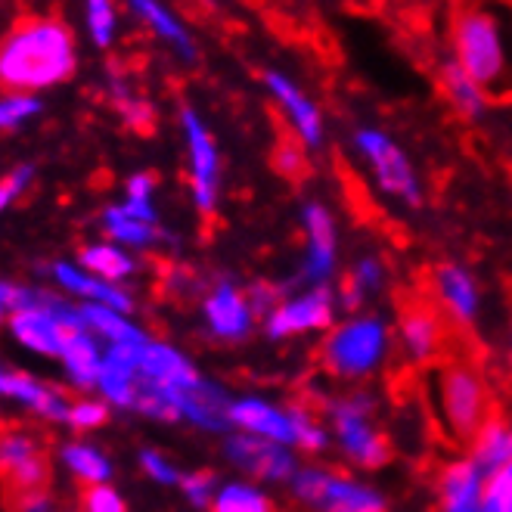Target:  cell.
Segmentation results:
<instances>
[{"instance_id":"cell-1","label":"cell","mask_w":512,"mask_h":512,"mask_svg":"<svg viewBox=\"0 0 512 512\" xmlns=\"http://www.w3.org/2000/svg\"><path fill=\"white\" fill-rule=\"evenodd\" d=\"M450 59L491 103H512V0H460L450 16Z\"/></svg>"},{"instance_id":"cell-2","label":"cell","mask_w":512,"mask_h":512,"mask_svg":"<svg viewBox=\"0 0 512 512\" xmlns=\"http://www.w3.org/2000/svg\"><path fill=\"white\" fill-rule=\"evenodd\" d=\"M78 66L75 38L59 19H28L0 44V87L13 94L53 87Z\"/></svg>"},{"instance_id":"cell-3","label":"cell","mask_w":512,"mask_h":512,"mask_svg":"<svg viewBox=\"0 0 512 512\" xmlns=\"http://www.w3.org/2000/svg\"><path fill=\"white\" fill-rule=\"evenodd\" d=\"M426 382L429 407L447 438L472 444L494 419L491 388L481 370L466 357H441L438 364H432Z\"/></svg>"},{"instance_id":"cell-4","label":"cell","mask_w":512,"mask_h":512,"mask_svg":"<svg viewBox=\"0 0 512 512\" xmlns=\"http://www.w3.org/2000/svg\"><path fill=\"white\" fill-rule=\"evenodd\" d=\"M391 348V333L382 317L360 314L336 326L323 342V364L342 379L370 376Z\"/></svg>"},{"instance_id":"cell-5","label":"cell","mask_w":512,"mask_h":512,"mask_svg":"<svg viewBox=\"0 0 512 512\" xmlns=\"http://www.w3.org/2000/svg\"><path fill=\"white\" fill-rule=\"evenodd\" d=\"M323 413L333 426L342 454L364 466V469H379L391 457L388 438L373 426L376 404L370 395H342V398H326Z\"/></svg>"},{"instance_id":"cell-6","label":"cell","mask_w":512,"mask_h":512,"mask_svg":"<svg viewBox=\"0 0 512 512\" xmlns=\"http://www.w3.org/2000/svg\"><path fill=\"white\" fill-rule=\"evenodd\" d=\"M289 488L295 500L317 512H385V500L373 488L320 466L298 469Z\"/></svg>"},{"instance_id":"cell-7","label":"cell","mask_w":512,"mask_h":512,"mask_svg":"<svg viewBox=\"0 0 512 512\" xmlns=\"http://www.w3.org/2000/svg\"><path fill=\"white\" fill-rule=\"evenodd\" d=\"M354 149L360 153V159L367 162L376 187L398 199L404 205H419L423 202V187H419V177H416V168L413 162L407 159L404 149L391 140L385 131L379 128H360L354 134Z\"/></svg>"},{"instance_id":"cell-8","label":"cell","mask_w":512,"mask_h":512,"mask_svg":"<svg viewBox=\"0 0 512 512\" xmlns=\"http://www.w3.org/2000/svg\"><path fill=\"white\" fill-rule=\"evenodd\" d=\"M180 128L187 137V156H190V187L202 218H212L221 196V153L218 143L202 122V115L193 106L180 109Z\"/></svg>"},{"instance_id":"cell-9","label":"cell","mask_w":512,"mask_h":512,"mask_svg":"<svg viewBox=\"0 0 512 512\" xmlns=\"http://www.w3.org/2000/svg\"><path fill=\"white\" fill-rule=\"evenodd\" d=\"M447 314L429 298H413L401 305L398 339L410 364H438L447 357Z\"/></svg>"},{"instance_id":"cell-10","label":"cell","mask_w":512,"mask_h":512,"mask_svg":"<svg viewBox=\"0 0 512 512\" xmlns=\"http://www.w3.org/2000/svg\"><path fill=\"white\" fill-rule=\"evenodd\" d=\"M261 81H264V87H267L270 100L277 103L280 115L289 122L295 140H298L301 146L317 149V146L323 143V131H326V125H323V112H320L317 100L308 94V90H301V84H298L295 78H289V75L280 72V69H267V72L261 75Z\"/></svg>"},{"instance_id":"cell-11","label":"cell","mask_w":512,"mask_h":512,"mask_svg":"<svg viewBox=\"0 0 512 512\" xmlns=\"http://www.w3.org/2000/svg\"><path fill=\"white\" fill-rule=\"evenodd\" d=\"M336 317V295L329 286L308 289L295 298H283L280 308L264 320V333L270 339H292L301 333H320Z\"/></svg>"},{"instance_id":"cell-12","label":"cell","mask_w":512,"mask_h":512,"mask_svg":"<svg viewBox=\"0 0 512 512\" xmlns=\"http://www.w3.org/2000/svg\"><path fill=\"white\" fill-rule=\"evenodd\" d=\"M224 454L233 466H239L243 472H249L258 481H292V475L298 472L295 454L286 444L267 441L258 435H246L236 432L224 441Z\"/></svg>"},{"instance_id":"cell-13","label":"cell","mask_w":512,"mask_h":512,"mask_svg":"<svg viewBox=\"0 0 512 512\" xmlns=\"http://www.w3.org/2000/svg\"><path fill=\"white\" fill-rule=\"evenodd\" d=\"M305 224V264H301V280L311 289L326 286L336 274V221L323 202H308L301 212Z\"/></svg>"},{"instance_id":"cell-14","label":"cell","mask_w":512,"mask_h":512,"mask_svg":"<svg viewBox=\"0 0 512 512\" xmlns=\"http://www.w3.org/2000/svg\"><path fill=\"white\" fill-rule=\"evenodd\" d=\"M50 457L44 450L22 460L10 472L0 475V488H4V506L10 512H44L47 509V488H50Z\"/></svg>"},{"instance_id":"cell-15","label":"cell","mask_w":512,"mask_h":512,"mask_svg":"<svg viewBox=\"0 0 512 512\" xmlns=\"http://www.w3.org/2000/svg\"><path fill=\"white\" fill-rule=\"evenodd\" d=\"M202 311H205V323L212 329V336L224 342H243L255 326V314H252L246 292H239L230 283H221L218 289L208 292Z\"/></svg>"},{"instance_id":"cell-16","label":"cell","mask_w":512,"mask_h":512,"mask_svg":"<svg viewBox=\"0 0 512 512\" xmlns=\"http://www.w3.org/2000/svg\"><path fill=\"white\" fill-rule=\"evenodd\" d=\"M230 426H236L246 435H258L267 441L295 447V429H292L289 407H277L261 398H239L230 404Z\"/></svg>"},{"instance_id":"cell-17","label":"cell","mask_w":512,"mask_h":512,"mask_svg":"<svg viewBox=\"0 0 512 512\" xmlns=\"http://www.w3.org/2000/svg\"><path fill=\"white\" fill-rule=\"evenodd\" d=\"M488 472L472 457L454 460L441 469V512H481V491H485Z\"/></svg>"},{"instance_id":"cell-18","label":"cell","mask_w":512,"mask_h":512,"mask_svg":"<svg viewBox=\"0 0 512 512\" xmlns=\"http://www.w3.org/2000/svg\"><path fill=\"white\" fill-rule=\"evenodd\" d=\"M140 379L146 382H156L162 385L168 395H177V391H187L193 388L202 376L193 370L190 360L174 351L171 345H162V342H146L143 345V354H140V370H137Z\"/></svg>"},{"instance_id":"cell-19","label":"cell","mask_w":512,"mask_h":512,"mask_svg":"<svg viewBox=\"0 0 512 512\" xmlns=\"http://www.w3.org/2000/svg\"><path fill=\"white\" fill-rule=\"evenodd\" d=\"M435 305L460 326L478 317V286L460 264H441L435 270Z\"/></svg>"},{"instance_id":"cell-20","label":"cell","mask_w":512,"mask_h":512,"mask_svg":"<svg viewBox=\"0 0 512 512\" xmlns=\"http://www.w3.org/2000/svg\"><path fill=\"white\" fill-rule=\"evenodd\" d=\"M128 7L134 10V16H137L159 41L171 44L174 53H180V56L187 59V63H193V59H196V41H193V35L187 32V25L171 13V10L162 4V0H128Z\"/></svg>"},{"instance_id":"cell-21","label":"cell","mask_w":512,"mask_h":512,"mask_svg":"<svg viewBox=\"0 0 512 512\" xmlns=\"http://www.w3.org/2000/svg\"><path fill=\"white\" fill-rule=\"evenodd\" d=\"M0 395L32 404L41 416H50V419H69V410H72V401L63 388L41 385L25 373H0Z\"/></svg>"},{"instance_id":"cell-22","label":"cell","mask_w":512,"mask_h":512,"mask_svg":"<svg viewBox=\"0 0 512 512\" xmlns=\"http://www.w3.org/2000/svg\"><path fill=\"white\" fill-rule=\"evenodd\" d=\"M438 87H441V97L447 100V106L454 109L460 118H466V122H475V118H481L488 112L491 100L488 94L481 90L454 59H447V63L441 66L438 72Z\"/></svg>"},{"instance_id":"cell-23","label":"cell","mask_w":512,"mask_h":512,"mask_svg":"<svg viewBox=\"0 0 512 512\" xmlns=\"http://www.w3.org/2000/svg\"><path fill=\"white\" fill-rule=\"evenodd\" d=\"M63 360L72 373V379L81 385V388H94L100 385V373H103V357H100V348L90 339V333H78L75 339L66 342L63 348Z\"/></svg>"},{"instance_id":"cell-24","label":"cell","mask_w":512,"mask_h":512,"mask_svg":"<svg viewBox=\"0 0 512 512\" xmlns=\"http://www.w3.org/2000/svg\"><path fill=\"white\" fill-rule=\"evenodd\" d=\"M56 280L63 283L66 289H72L78 295H87V298H94L97 305H106V308H112L118 314H128L131 311V298L125 292L106 286L103 280H90V277L78 274L72 264H56Z\"/></svg>"},{"instance_id":"cell-25","label":"cell","mask_w":512,"mask_h":512,"mask_svg":"<svg viewBox=\"0 0 512 512\" xmlns=\"http://www.w3.org/2000/svg\"><path fill=\"white\" fill-rule=\"evenodd\" d=\"M385 283V267L376 261V258H360L354 264V270L345 277L342 289H339V298H342V308L345 311H357L364 305V298L379 292Z\"/></svg>"},{"instance_id":"cell-26","label":"cell","mask_w":512,"mask_h":512,"mask_svg":"<svg viewBox=\"0 0 512 512\" xmlns=\"http://www.w3.org/2000/svg\"><path fill=\"white\" fill-rule=\"evenodd\" d=\"M81 317L87 323V329H94L103 339H109L112 345H122V342H149L137 326H131L125 320V314H118L106 305H87L81 308Z\"/></svg>"},{"instance_id":"cell-27","label":"cell","mask_w":512,"mask_h":512,"mask_svg":"<svg viewBox=\"0 0 512 512\" xmlns=\"http://www.w3.org/2000/svg\"><path fill=\"white\" fill-rule=\"evenodd\" d=\"M212 512H277L274 500H270L264 491H258L255 485H246V481H233V485H224L215 494Z\"/></svg>"},{"instance_id":"cell-28","label":"cell","mask_w":512,"mask_h":512,"mask_svg":"<svg viewBox=\"0 0 512 512\" xmlns=\"http://www.w3.org/2000/svg\"><path fill=\"white\" fill-rule=\"evenodd\" d=\"M103 221H106V233L112 239H122V243H131V246H149V243H156V239H162V230L156 224L128 218L118 205L109 208Z\"/></svg>"},{"instance_id":"cell-29","label":"cell","mask_w":512,"mask_h":512,"mask_svg":"<svg viewBox=\"0 0 512 512\" xmlns=\"http://www.w3.org/2000/svg\"><path fill=\"white\" fill-rule=\"evenodd\" d=\"M78 258H81L84 267H90L103 280H122L134 270V261L128 255H122L118 249H112V246H84L78 252Z\"/></svg>"},{"instance_id":"cell-30","label":"cell","mask_w":512,"mask_h":512,"mask_svg":"<svg viewBox=\"0 0 512 512\" xmlns=\"http://www.w3.org/2000/svg\"><path fill=\"white\" fill-rule=\"evenodd\" d=\"M292 416V429H295V447L305 450V454H320L329 444V429L317 419L311 407H289Z\"/></svg>"},{"instance_id":"cell-31","label":"cell","mask_w":512,"mask_h":512,"mask_svg":"<svg viewBox=\"0 0 512 512\" xmlns=\"http://www.w3.org/2000/svg\"><path fill=\"white\" fill-rule=\"evenodd\" d=\"M112 97H115V106H118V112L125 115V122L134 128V131H140V134H149L156 128V109L149 106V100H143V97H134L131 90L118 81V78H112Z\"/></svg>"},{"instance_id":"cell-32","label":"cell","mask_w":512,"mask_h":512,"mask_svg":"<svg viewBox=\"0 0 512 512\" xmlns=\"http://www.w3.org/2000/svg\"><path fill=\"white\" fill-rule=\"evenodd\" d=\"M100 388L103 395L118 404V407H134L137 398V373L128 367H118L112 360L103 357V373H100Z\"/></svg>"},{"instance_id":"cell-33","label":"cell","mask_w":512,"mask_h":512,"mask_svg":"<svg viewBox=\"0 0 512 512\" xmlns=\"http://www.w3.org/2000/svg\"><path fill=\"white\" fill-rule=\"evenodd\" d=\"M66 463L72 466V472L84 481V485H106L109 478V463L103 454H97L94 447H84V444H72L66 447Z\"/></svg>"},{"instance_id":"cell-34","label":"cell","mask_w":512,"mask_h":512,"mask_svg":"<svg viewBox=\"0 0 512 512\" xmlns=\"http://www.w3.org/2000/svg\"><path fill=\"white\" fill-rule=\"evenodd\" d=\"M481 512H512V463L488 475L481 491Z\"/></svg>"},{"instance_id":"cell-35","label":"cell","mask_w":512,"mask_h":512,"mask_svg":"<svg viewBox=\"0 0 512 512\" xmlns=\"http://www.w3.org/2000/svg\"><path fill=\"white\" fill-rule=\"evenodd\" d=\"M87 28L97 47H109L115 38V7L112 0H87Z\"/></svg>"},{"instance_id":"cell-36","label":"cell","mask_w":512,"mask_h":512,"mask_svg":"<svg viewBox=\"0 0 512 512\" xmlns=\"http://www.w3.org/2000/svg\"><path fill=\"white\" fill-rule=\"evenodd\" d=\"M38 450H44V447L38 444L35 435H28V432L4 435V441H0V475L10 472L13 466H19L22 460H28L32 454H38Z\"/></svg>"},{"instance_id":"cell-37","label":"cell","mask_w":512,"mask_h":512,"mask_svg":"<svg viewBox=\"0 0 512 512\" xmlns=\"http://www.w3.org/2000/svg\"><path fill=\"white\" fill-rule=\"evenodd\" d=\"M38 112H41V100H35L32 94H13L7 100H0V131L16 128Z\"/></svg>"},{"instance_id":"cell-38","label":"cell","mask_w":512,"mask_h":512,"mask_svg":"<svg viewBox=\"0 0 512 512\" xmlns=\"http://www.w3.org/2000/svg\"><path fill=\"white\" fill-rule=\"evenodd\" d=\"M78 506H81V512H128L122 497L106 485H84Z\"/></svg>"},{"instance_id":"cell-39","label":"cell","mask_w":512,"mask_h":512,"mask_svg":"<svg viewBox=\"0 0 512 512\" xmlns=\"http://www.w3.org/2000/svg\"><path fill=\"white\" fill-rule=\"evenodd\" d=\"M180 488H184V494L193 506L205 509L215 503V475L212 472H190L180 478Z\"/></svg>"},{"instance_id":"cell-40","label":"cell","mask_w":512,"mask_h":512,"mask_svg":"<svg viewBox=\"0 0 512 512\" xmlns=\"http://www.w3.org/2000/svg\"><path fill=\"white\" fill-rule=\"evenodd\" d=\"M106 419H109V410H106V404H97V401H81V404H72V410H69V426L75 432L100 429Z\"/></svg>"},{"instance_id":"cell-41","label":"cell","mask_w":512,"mask_h":512,"mask_svg":"<svg viewBox=\"0 0 512 512\" xmlns=\"http://www.w3.org/2000/svg\"><path fill=\"white\" fill-rule=\"evenodd\" d=\"M140 463H143V469H146L149 475H153V478L159 481V485H180V478H184V475H180L165 457H159L156 450H143V454H140Z\"/></svg>"},{"instance_id":"cell-42","label":"cell","mask_w":512,"mask_h":512,"mask_svg":"<svg viewBox=\"0 0 512 512\" xmlns=\"http://www.w3.org/2000/svg\"><path fill=\"white\" fill-rule=\"evenodd\" d=\"M277 168H280V174H286V177H301L305 174V168H308V162H305V149H301L298 143H286V146H280V153H277Z\"/></svg>"},{"instance_id":"cell-43","label":"cell","mask_w":512,"mask_h":512,"mask_svg":"<svg viewBox=\"0 0 512 512\" xmlns=\"http://www.w3.org/2000/svg\"><path fill=\"white\" fill-rule=\"evenodd\" d=\"M28 180H32V168H28V165H22V168H16L10 177H4V180H0V212H4V208L25 190V184H28Z\"/></svg>"},{"instance_id":"cell-44","label":"cell","mask_w":512,"mask_h":512,"mask_svg":"<svg viewBox=\"0 0 512 512\" xmlns=\"http://www.w3.org/2000/svg\"><path fill=\"white\" fill-rule=\"evenodd\" d=\"M153 190H156V174H149V171H140L128 180V199L153 202Z\"/></svg>"},{"instance_id":"cell-45","label":"cell","mask_w":512,"mask_h":512,"mask_svg":"<svg viewBox=\"0 0 512 512\" xmlns=\"http://www.w3.org/2000/svg\"><path fill=\"white\" fill-rule=\"evenodd\" d=\"M128 218H137V221H146V224H156V208L153 202H140V199H128L125 205H118Z\"/></svg>"},{"instance_id":"cell-46","label":"cell","mask_w":512,"mask_h":512,"mask_svg":"<svg viewBox=\"0 0 512 512\" xmlns=\"http://www.w3.org/2000/svg\"><path fill=\"white\" fill-rule=\"evenodd\" d=\"M4 308H7V286H0V317H4Z\"/></svg>"},{"instance_id":"cell-47","label":"cell","mask_w":512,"mask_h":512,"mask_svg":"<svg viewBox=\"0 0 512 512\" xmlns=\"http://www.w3.org/2000/svg\"><path fill=\"white\" fill-rule=\"evenodd\" d=\"M509 367H512V342H509Z\"/></svg>"},{"instance_id":"cell-48","label":"cell","mask_w":512,"mask_h":512,"mask_svg":"<svg viewBox=\"0 0 512 512\" xmlns=\"http://www.w3.org/2000/svg\"><path fill=\"white\" fill-rule=\"evenodd\" d=\"M0 441H4V426H0Z\"/></svg>"},{"instance_id":"cell-49","label":"cell","mask_w":512,"mask_h":512,"mask_svg":"<svg viewBox=\"0 0 512 512\" xmlns=\"http://www.w3.org/2000/svg\"><path fill=\"white\" fill-rule=\"evenodd\" d=\"M509 441H512V426H509Z\"/></svg>"}]
</instances>
